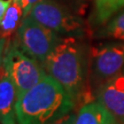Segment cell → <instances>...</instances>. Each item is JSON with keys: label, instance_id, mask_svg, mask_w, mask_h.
<instances>
[{"label": "cell", "instance_id": "6da1fadb", "mask_svg": "<svg viewBox=\"0 0 124 124\" xmlns=\"http://www.w3.org/2000/svg\"><path fill=\"white\" fill-rule=\"evenodd\" d=\"M42 66L62 86L75 104L86 95L88 57L85 45L75 36L60 38Z\"/></svg>", "mask_w": 124, "mask_h": 124}, {"label": "cell", "instance_id": "7a4b0ae2", "mask_svg": "<svg viewBox=\"0 0 124 124\" xmlns=\"http://www.w3.org/2000/svg\"><path fill=\"white\" fill-rule=\"evenodd\" d=\"M75 106L62 85L47 75L17 100L18 124H49L72 112Z\"/></svg>", "mask_w": 124, "mask_h": 124}, {"label": "cell", "instance_id": "8fae6325", "mask_svg": "<svg viewBox=\"0 0 124 124\" xmlns=\"http://www.w3.org/2000/svg\"><path fill=\"white\" fill-rule=\"evenodd\" d=\"M122 8L124 0H95L96 19L98 23L105 22Z\"/></svg>", "mask_w": 124, "mask_h": 124}, {"label": "cell", "instance_id": "7c38bea8", "mask_svg": "<svg viewBox=\"0 0 124 124\" xmlns=\"http://www.w3.org/2000/svg\"><path fill=\"white\" fill-rule=\"evenodd\" d=\"M100 37L124 41V11L111 19L100 31Z\"/></svg>", "mask_w": 124, "mask_h": 124}, {"label": "cell", "instance_id": "5b68a950", "mask_svg": "<svg viewBox=\"0 0 124 124\" xmlns=\"http://www.w3.org/2000/svg\"><path fill=\"white\" fill-rule=\"evenodd\" d=\"M60 38L55 31L27 16L17 30L16 43L24 53L42 64Z\"/></svg>", "mask_w": 124, "mask_h": 124}, {"label": "cell", "instance_id": "5bb4252c", "mask_svg": "<svg viewBox=\"0 0 124 124\" xmlns=\"http://www.w3.org/2000/svg\"><path fill=\"white\" fill-rule=\"evenodd\" d=\"M40 0H21V4H22L23 8V18L27 17L30 12L31 11V9L33 8V7L35 6Z\"/></svg>", "mask_w": 124, "mask_h": 124}, {"label": "cell", "instance_id": "2e32d148", "mask_svg": "<svg viewBox=\"0 0 124 124\" xmlns=\"http://www.w3.org/2000/svg\"><path fill=\"white\" fill-rule=\"evenodd\" d=\"M11 3H12V0H0V24L2 22L6 12Z\"/></svg>", "mask_w": 124, "mask_h": 124}, {"label": "cell", "instance_id": "4fadbf2b", "mask_svg": "<svg viewBox=\"0 0 124 124\" xmlns=\"http://www.w3.org/2000/svg\"><path fill=\"white\" fill-rule=\"evenodd\" d=\"M75 118H76V114L74 113L73 111L63 116L62 118H60L59 120H56L51 122L49 124H74L75 123Z\"/></svg>", "mask_w": 124, "mask_h": 124}, {"label": "cell", "instance_id": "e0dca14e", "mask_svg": "<svg viewBox=\"0 0 124 124\" xmlns=\"http://www.w3.org/2000/svg\"><path fill=\"white\" fill-rule=\"evenodd\" d=\"M104 124H120V123H119L115 118L108 112V114L107 116V119H106V120H105Z\"/></svg>", "mask_w": 124, "mask_h": 124}, {"label": "cell", "instance_id": "ac0fdd59", "mask_svg": "<svg viewBox=\"0 0 124 124\" xmlns=\"http://www.w3.org/2000/svg\"><path fill=\"white\" fill-rule=\"evenodd\" d=\"M59 1H62V0H59ZM64 1L74 2V3H76V4H82V3H86V2H88L89 0H64Z\"/></svg>", "mask_w": 124, "mask_h": 124}, {"label": "cell", "instance_id": "8992f818", "mask_svg": "<svg viewBox=\"0 0 124 124\" xmlns=\"http://www.w3.org/2000/svg\"><path fill=\"white\" fill-rule=\"evenodd\" d=\"M124 67V42H110L93 47L89 52L91 84L98 87Z\"/></svg>", "mask_w": 124, "mask_h": 124}, {"label": "cell", "instance_id": "3957f363", "mask_svg": "<svg viewBox=\"0 0 124 124\" xmlns=\"http://www.w3.org/2000/svg\"><path fill=\"white\" fill-rule=\"evenodd\" d=\"M28 16L58 34L79 36L85 31L82 18L59 0H40Z\"/></svg>", "mask_w": 124, "mask_h": 124}, {"label": "cell", "instance_id": "9c48e42d", "mask_svg": "<svg viewBox=\"0 0 124 124\" xmlns=\"http://www.w3.org/2000/svg\"><path fill=\"white\" fill-rule=\"evenodd\" d=\"M23 8L21 0H12L4 18L0 24V37L9 39L18 29L23 18Z\"/></svg>", "mask_w": 124, "mask_h": 124}, {"label": "cell", "instance_id": "30bf717a", "mask_svg": "<svg viewBox=\"0 0 124 124\" xmlns=\"http://www.w3.org/2000/svg\"><path fill=\"white\" fill-rule=\"evenodd\" d=\"M108 111L99 102L86 103L80 108L74 124H104Z\"/></svg>", "mask_w": 124, "mask_h": 124}, {"label": "cell", "instance_id": "277c9868", "mask_svg": "<svg viewBox=\"0 0 124 124\" xmlns=\"http://www.w3.org/2000/svg\"><path fill=\"white\" fill-rule=\"evenodd\" d=\"M3 64L15 85L18 99L47 75L42 64L24 53L16 42L8 44Z\"/></svg>", "mask_w": 124, "mask_h": 124}, {"label": "cell", "instance_id": "52a82bcc", "mask_svg": "<svg viewBox=\"0 0 124 124\" xmlns=\"http://www.w3.org/2000/svg\"><path fill=\"white\" fill-rule=\"evenodd\" d=\"M99 102L120 124H124V73L113 76L97 89Z\"/></svg>", "mask_w": 124, "mask_h": 124}, {"label": "cell", "instance_id": "ba28073f", "mask_svg": "<svg viewBox=\"0 0 124 124\" xmlns=\"http://www.w3.org/2000/svg\"><path fill=\"white\" fill-rule=\"evenodd\" d=\"M17 91L4 64L0 70V124H18Z\"/></svg>", "mask_w": 124, "mask_h": 124}, {"label": "cell", "instance_id": "9a60e30c", "mask_svg": "<svg viewBox=\"0 0 124 124\" xmlns=\"http://www.w3.org/2000/svg\"><path fill=\"white\" fill-rule=\"evenodd\" d=\"M8 39L0 37V70L3 66L5 53L8 48Z\"/></svg>", "mask_w": 124, "mask_h": 124}]
</instances>
